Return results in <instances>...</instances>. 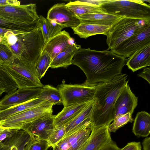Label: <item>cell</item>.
Masks as SVG:
<instances>
[{
  "label": "cell",
  "mask_w": 150,
  "mask_h": 150,
  "mask_svg": "<svg viewBox=\"0 0 150 150\" xmlns=\"http://www.w3.org/2000/svg\"><path fill=\"white\" fill-rule=\"evenodd\" d=\"M128 60L108 49L98 51L81 48L74 55L72 64L79 67L85 74L86 79L83 84L94 86L122 74Z\"/></svg>",
  "instance_id": "6da1fadb"
},
{
  "label": "cell",
  "mask_w": 150,
  "mask_h": 150,
  "mask_svg": "<svg viewBox=\"0 0 150 150\" xmlns=\"http://www.w3.org/2000/svg\"><path fill=\"white\" fill-rule=\"evenodd\" d=\"M126 74L95 86L94 103L91 116L92 129L108 126L115 117V104L118 95L128 84Z\"/></svg>",
  "instance_id": "7a4b0ae2"
},
{
  "label": "cell",
  "mask_w": 150,
  "mask_h": 150,
  "mask_svg": "<svg viewBox=\"0 0 150 150\" xmlns=\"http://www.w3.org/2000/svg\"><path fill=\"white\" fill-rule=\"evenodd\" d=\"M7 39V44L15 61L35 66L45 45L40 25L32 31L13 34Z\"/></svg>",
  "instance_id": "3957f363"
},
{
  "label": "cell",
  "mask_w": 150,
  "mask_h": 150,
  "mask_svg": "<svg viewBox=\"0 0 150 150\" xmlns=\"http://www.w3.org/2000/svg\"><path fill=\"white\" fill-rule=\"evenodd\" d=\"M150 26V20L121 17L110 27L106 35L108 50L115 48Z\"/></svg>",
  "instance_id": "277c9868"
},
{
  "label": "cell",
  "mask_w": 150,
  "mask_h": 150,
  "mask_svg": "<svg viewBox=\"0 0 150 150\" xmlns=\"http://www.w3.org/2000/svg\"><path fill=\"white\" fill-rule=\"evenodd\" d=\"M100 7L106 13L118 16L150 20V5L144 0H108Z\"/></svg>",
  "instance_id": "5b68a950"
},
{
  "label": "cell",
  "mask_w": 150,
  "mask_h": 150,
  "mask_svg": "<svg viewBox=\"0 0 150 150\" xmlns=\"http://www.w3.org/2000/svg\"><path fill=\"white\" fill-rule=\"evenodd\" d=\"M64 108L76 104L89 102L93 99L96 91L95 86L82 84L62 83L57 86Z\"/></svg>",
  "instance_id": "8992f818"
},
{
  "label": "cell",
  "mask_w": 150,
  "mask_h": 150,
  "mask_svg": "<svg viewBox=\"0 0 150 150\" xmlns=\"http://www.w3.org/2000/svg\"><path fill=\"white\" fill-rule=\"evenodd\" d=\"M4 66L18 88L42 87L44 86L38 78L34 65L15 61L12 64Z\"/></svg>",
  "instance_id": "52a82bcc"
},
{
  "label": "cell",
  "mask_w": 150,
  "mask_h": 150,
  "mask_svg": "<svg viewBox=\"0 0 150 150\" xmlns=\"http://www.w3.org/2000/svg\"><path fill=\"white\" fill-rule=\"evenodd\" d=\"M39 18L35 4L0 6V18L30 25L37 24Z\"/></svg>",
  "instance_id": "ba28073f"
},
{
  "label": "cell",
  "mask_w": 150,
  "mask_h": 150,
  "mask_svg": "<svg viewBox=\"0 0 150 150\" xmlns=\"http://www.w3.org/2000/svg\"><path fill=\"white\" fill-rule=\"evenodd\" d=\"M53 104L29 109L0 121L5 128L21 129L25 125L45 115L52 113Z\"/></svg>",
  "instance_id": "9c48e42d"
},
{
  "label": "cell",
  "mask_w": 150,
  "mask_h": 150,
  "mask_svg": "<svg viewBox=\"0 0 150 150\" xmlns=\"http://www.w3.org/2000/svg\"><path fill=\"white\" fill-rule=\"evenodd\" d=\"M150 44V26L138 33L130 37L111 50L116 54L126 58L137 50Z\"/></svg>",
  "instance_id": "30bf717a"
},
{
  "label": "cell",
  "mask_w": 150,
  "mask_h": 150,
  "mask_svg": "<svg viewBox=\"0 0 150 150\" xmlns=\"http://www.w3.org/2000/svg\"><path fill=\"white\" fill-rule=\"evenodd\" d=\"M92 130L91 124L76 129L62 138L53 150H80L87 141Z\"/></svg>",
  "instance_id": "8fae6325"
},
{
  "label": "cell",
  "mask_w": 150,
  "mask_h": 150,
  "mask_svg": "<svg viewBox=\"0 0 150 150\" xmlns=\"http://www.w3.org/2000/svg\"><path fill=\"white\" fill-rule=\"evenodd\" d=\"M42 87L18 88L13 92L7 94L0 100V110L36 98Z\"/></svg>",
  "instance_id": "7c38bea8"
},
{
  "label": "cell",
  "mask_w": 150,
  "mask_h": 150,
  "mask_svg": "<svg viewBox=\"0 0 150 150\" xmlns=\"http://www.w3.org/2000/svg\"><path fill=\"white\" fill-rule=\"evenodd\" d=\"M54 117L52 113L45 115L27 124L21 129L27 132L32 137L47 140L54 129Z\"/></svg>",
  "instance_id": "4fadbf2b"
},
{
  "label": "cell",
  "mask_w": 150,
  "mask_h": 150,
  "mask_svg": "<svg viewBox=\"0 0 150 150\" xmlns=\"http://www.w3.org/2000/svg\"><path fill=\"white\" fill-rule=\"evenodd\" d=\"M65 3L54 4L49 9L46 19L54 20L63 28H74L80 24L79 20Z\"/></svg>",
  "instance_id": "5bb4252c"
},
{
  "label": "cell",
  "mask_w": 150,
  "mask_h": 150,
  "mask_svg": "<svg viewBox=\"0 0 150 150\" xmlns=\"http://www.w3.org/2000/svg\"><path fill=\"white\" fill-rule=\"evenodd\" d=\"M138 98L127 84L121 91L115 104V117L129 113L132 115L137 105Z\"/></svg>",
  "instance_id": "9a60e30c"
},
{
  "label": "cell",
  "mask_w": 150,
  "mask_h": 150,
  "mask_svg": "<svg viewBox=\"0 0 150 150\" xmlns=\"http://www.w3.org/2000/svg\"><path fill=\"white\" fill-rule=\"evenodd\" d=\"M74 40L65 30L50 39L45 44L42 51L46 52L52 59L60 53L74 43Z\"/></svg>",
  "instance_id": "2e32d148"
},
{
  "label": "cell",
  "mask_w": 150,
  "mask_h": 150,
  "mask_svg": "<svg viewBox=\"0 0 150 150\" xmlns=\"http://www.w3.org/2000/svg\"><path fill=\"white\" fill-rule=\"evenodd\" d=\"M108 126L92 129L87 141L80 150H99L112 139Z\"/></svg>",
  "instance_id": "e0dca14e"
},
{
  "label": "cell",
  "mask_w": 150,
  "mask_h": 150,
  "mask_svg": "<svg viewBox=\"0 0 150 150\" xmlns=\"http://www.w3.org/2000/svg\"><path fill=\"white\" fill-rule=\"evenodd\" d=\"M94 103L93 99L76 116L64 125L66 133L63 138L81 127L91 124Z\"/></svg>",
  "instance_id": "ac0fdd59"
},
{
  "label": "cell",
  "mask_w": 150,
  "mask_h": 150,
  "mask_svg": "<svg viewBox=\"0 0 150 150\" xmlns=\"http://www.w3.org/2000/svg\"><path fill=\"white\" fill-rule=\"evenodd\" d=\"M126 65L134 72L150 65V44L137 50L127 61Z\"/></svg>",
  "instance_id": "d6986e66"
},
{
  "label": "cell",
  "mask_w": 150,
  "mask_h": 150,
  "mask_svg": "<svg viewBox=\"0 0 150 150\" xmlns=\"http://www.w3.org/2000/svg\"><path fill=\"white\" fill-rule=\"evenodd\" d=\"M90 102L64 108L60 112L54 115L53 122L54 128L64 126L76 116Z\"/></svg>",
  "instance_id": "ffe728a7"
},
{
  "label": "cell",
  "mask_w": 150,
  "mask_h": 150,
  "mask_svg": "<svg viewBox=\"0 0 150 150\" xmlns=\"http://www.w3.org/2000/svg\"><path fill=\"white\" fill-rule=\"evenodd\" d=\"M121 17L106 13H96L84 14L78 17L80 23L110 26Z\"/></svg>",
  "instance_id": "44dd1931"
},
{
  "label": "cell",
  "mask_w": 150,
  "mask_h": 150,
  "mask_svg": "<svg viewBox=\"0 0 150 150\" xmlns=\"http://www.w3.org/2000/svg\"><path fill=\"white\" fill-rule=\"evenodd\" d=\"M51 104H52L36 98L6 109L0 110V121L14 114L29 109Z\"/></svg>",
  "instance_id": "7402d4cb"
},
{
  "label": "cell",
  "mask_w": 150,
  "mask_h": 150,
  "mask_svg": "<svg viewBox=\"0 0 150 150\" xmlns=\"http://www.w3.org/2000/svg\"><path fill=\"white\" fill-rule=\"evenodd\" d=\"M81 48L80 45L76 44L75 43H73L52 59L50 67L53 69L67 68L72 64V60L74 55Z\"/></svg>",
  "instance_id": "603a6c76"
},
{
  "label": "cell",
  "mask_w": 150,
  "mask_h": 150,
  "mask_svg": "<svg viewBox=\"0 0 150 150\" xmlns=\"http://www.w3.org/2000/svg\"><path fill=\"white\" fill-rule=\"evenodd\" d=\"M110 26L90 24H80L77 26L72 28L74 34L81 38L86 39L98 34L106 35L110 29Z\"/></svg>",
  "instance_id": "cb8c5ba5"
},
{
  "label": "cell",
  "mask_w": 150,
  "mask_h": 150,
  "mask_svg": "<svg viewBox=\"0 0 150 150\" xmlns=\"http://www.w3.org/2000/svg\"><path fill=\"white\" fill-rule=\"evenodd\" d=\"M132 131L137 136L145 137L150 133V114L145 111L139 112L134 120Z\"/></svg>",
  "instance_id": "d4e9b609"
},
{
  "label": "cell",
  "mask_w": 150,
  "mask_h": 150,
  "mask_svg": "<svg viewBox=\"0 0 150 150\" xmlns=\"http://www.w3.org/2000/svg\"><path fill=\"white\" fill-rule=\"evenodd\" d=\"M66 5L77 17L88 14L106 13L101 7L93 6L84 0L70 1Z\"/></svg>",
  "instance_id": "484cf974"
},
{
  "label": "cell",
  "mask_w": 150,
  "mask_h": 150,
  "mask_svg": "<svg viewBox=\"0 0 150 150\" xmlns=\"http://www.w3.org/2000/svg\"><path fill=\"white\" fill-rule=\"evenodd\" d=\"M37 98L50 103L53 105L62 103L59 90L49 85H44L42 88L41 91Z\"/></svg>",
  "instance_id": "4316f807"
},
{
  "label": "cell",
  "mask_w": 150,
  "mask_h": 150,
  "mask_svg": "<svg viewBox=\"0 0 150 150\" xmlns=\"http://www.w3.org/2000/svg\"><path fill=\"white\" fill-rule=\"evenodd\" d=\"M38 24V21L37 24L30 25L0 18V28L23 33L33 30L37 28Z\"/></svg>",
  "instance_id": "83f0119b"
},
{
  "label": "cell",
  "mask_w": 150,
  "mask_h": 150,
  "mask_svg": "<svg viewBox=\"0 0 150 150\" xmlns=\"http://www.w3.org/2000/svg\"><path fill=\"white\" fill-rule=\"evenodd\" d=\"M52 61V59L47 53L42 51L36 66L37 75L40 80L50 67Z\"/></svg>",
  "instance_id": "f1b7e54d"
},
{
  "label": "cell",
  "mask_w": 150,
  "mask_h": 150,
  "mask_svg": "<svg viewBox=\"0 0 150 150\" xmlns=\"http://www.w3.org/2000/svg\"><path fill=\"white\" fill-rule=\"evenodd\" d=\"M133 121L132 115L129 113L117 117L108 126V131L110 133L115 132L128 123L132 122Z\"/></svg>",
  "instance_id": "f546056e"
},
{
  "label": "cell",
  "mask_w": 150,
  "mask_h": 150,
  "mask_svg": "<svg viewBox=\"0 0 150 150\" xmlns=\"http://www.w3.org/2000/svg\"><path fill=\"white\" fill-rule=\"evenodd\" d=\"M15 61L14 56L8 46L0 43V63L3 66L13 63Z\"/></svg>",
  "instance_id": "4dcf8cb0"
},
{
  "label": "cell",
  "mask_w": 150,
  "mask_h": 150,
  "mask_svg": "<svg viewBox=\"0 0 150 150\" xmlns=\"http://www.w3.org/2000/svg\"><path fill=\"white\" fill-rule=\"evenodd\" d=\"M50 147L47 140L38 137H30L25 150H47Z\"/></svg>",
  "instance_id": "1f68e13d"
},
{
  "label": "cell",
  "mask_w": 150,
  "mask_h": 150,
  "mask_svg": "<svg viewBox=\"0 0 150 150\" xmlns=\"http://www.w3.org/2000/svg\"><path fill=\"white\" fill-rule=\"evenodd\" d=\"M66 133L65 126L54 128L47 140L50 147L55 146L64 137Z\"/></svg>",
  "instance_id": "d6a6232c"
},
{
  "label": "cell",
  "mask_w": 150,
  "mask_h": 150,
  "mask_svg": "<svg viewBox=\"0 0 150 150\" xmlns=\"http://www.w3.org/2000/svg\"><path fill=\"white\" fill-rule=\"evenodd\" d=\"M50 35V39L60 33L64 28L54 20L47 19Z\"/></svg>",
  "instance_id": "836d02e7"
},
{
  "label": "cell",
  "mask_w": 150,
  "mask_h": 150,
  "mask_svg": "<svg viewBox=\"0 0 150 150\" xmlns=\"http://www.w3.org/2000/svg\"><path fill=\"white\" fill-rule=\"evenodd\" d=\"M38 20L41 30L45 43H46L50 39V35L46 19L42 16H39Z\"/></svg>",
  "instance_id": "e575fe53"
},
{
  "label": "cell",
  "mask_w": 150,
  "mask_h": 150,
  "mask_svg": "<svg viewBox=\"0 0 150 150\" xmlns=\"http://www.w3.org/2000/svg\"><path fill=\"white\" fill-rule=\"evenodd\" d=\"M18 129L10 128H5L0 134V143L12 137Z\"/></svg>",
  "instance_id": "d590c367"
},
{
  "label": "cell",
  "mask_w": 150,
  "mask_h": 150,
  "mask_svg": "<svg viewBox=\"0 0 150 150\" xmlns=\"http://www.w3.org/2000/svg\"><path fill=\"white\" fill-rule=\"evenodd\" d=\"M141 149L140 142H133L128 143L120 150H141Z\"/></svg>",
  "instance_id": "8d00e7d4"
},
{
  "label": "cell",
  "mask_w": 150,
  "mask_h": 150,
  "mask_svg": "<svg viewBox=\"0 0 150 150\" xmlns=\"http://www.w3.org/2000/svg\"><path fill=\"white\" fill-rule=\"evenodd\" d=\"M116 143L112 140L110 142L106 143L99 150H120Z\"/></svg>",
  "instance_id": "74e56055"
},
{
  "label": "cell",
  "mask_w": 150,
  "mask_h": 150,
  "mask_svg": "<svg viewBox=\"0 0 150 150\" xmlns=\"http://www.w3.org/2000/svg\"><path fill=\"white\" fill-rule=\"evenodd\" d=\"M138 77L145 79L149 83H150V68L146 67L143 71L137 75Z\"/></svg>",
  "instance_id": "f35d334b"
},
{
  "label": "cell",
  "mask_w": 150,
  "mask_h": 150,
  "mask_svg": "<svg viewBox=\"0 0 150 150\" xmlns=\"http://www.w3.org/2000/svg\"><path fill=\"white\" fill-rule=\"evenodd\" d=\"M21 4L20 1L16 0H0V6L4 5H11L19 6Z\"/></svg>",
  "instance_id": "ab89813d"
},
{
  "label": "cell",
  "mask_w": 150,
  "mask_h": 150,
  "mask_svg": "<svg viewBox=\"0 0 150 150\" xmlns=\"http://www.w3.org/2000/svg\"><path fill=\"white\" fill-rule=\"evenodd\" d=\"M143 150H150V137H147L144 139L142 143Z\"/></svg>",
  "instance_id": "60d3db41"
},
{
  "label": "cell",
  "mask_w": 150,
  "mask_h": 150,
  "mask_svg": "<svg viewBox=\"0 0 150 150\" xmlns=\"http://www.w3.org/2000/svg\"><path fill=\"white\" fill-rule=\"evenodd\" d=\"M9 147L8 138L0 144V150H8Z\"/></svg>",
  "instance_id": "b9f144b4"
},
{
  "label": "cell",
  "mask_w": 150,
  "mask_h": 150,
  "mask_svg": "<svg viewBox=\"0 0 150 150\" xmlns=\"http://www.w3.org/2000/svg\"><path fill=\"white\" fill-rule=\"evenodd\" d=\"M6 89L1 84H0V96L4 92H6Z\"/></svg>",
  "instance_id": "7bdbcfd3"
},
{
  "label": "cell",
  "mask_w": 150,
  "mask_h": 150,
  "mask_svg": "<svg viewBox=\"0 0 150 150\" xmlns=\"http://www.w3.org/2000/svg\"><path fill=\"white\" fill-rule=\"evenodd\" d=\"M5 128H4L1 125V124L0 122V134L2 131L4 130Z\"/></svg>",
  "instance_id": "ee69618b"
}]
</instances>
